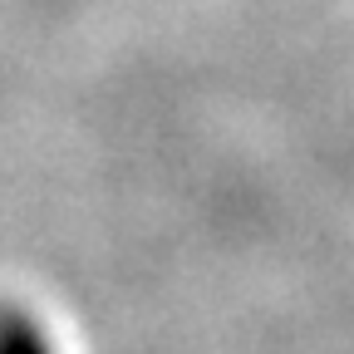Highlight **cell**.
Returning a JSON list of instances; mask_svg holds the SVG:
<instances>
[{"label": "cell", "mask_w": 354, "mask_h": 354, "mask_svg": "<svg viewBox=\"0 0 354 354\" xmlns=\"http://www.w3.org/2000/svg\"><path fill=\"white\" fill-rule=\"evenodd\" d=\"M0 354H59V344L35 310L0 305Z\"/></svg>", "instance_id": "6da1fadb"}]
</instances>
